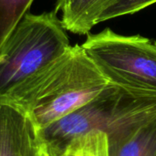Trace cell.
Segmentation results:
<instances>
[{
    "label": "cell",
    "mask_w": 156,
    "mask_h": 156,
    "mask_svg": "<svg viewBox=\"0 0 156 156\" xmlns=\"http://www.w3.org/2000/svg\"><path fill=\"white\" fill-rule=\"evenodd\" d=\"M109 84L81 45L0 99L30 118L41 131L96 98Z\"/></svg>",
    "instance_id": "1"
},
{
    "label": "cell",
    "mask_w": 156,
    "mask_h": 156,
    "mask_svg": "<svg viewBox=\"0 0 156 156\" xmlns=\"http://www.w3.org/2000/svg\"><path fill=\"white\" fill-rule=\"evenodd\" d=\"M156 118V91L109 82L92 101L39 131L51 154H60L74 138L91 131L109 137Z\"/></svg>",
    "instance_id": "2"
},
{
    "label": "cell",
    "mask_w": 156,
    "mask_h": 156,
    "mask_svg": "<svg viewBox=\"0 0 156 156\" xmlns=\"http://www.w3.org/2000/svg\"><path fill=\"white\" fill-rule=\"evenodd\" d=\"M70 47L56 12L27 13L0 47V99L46 69Z\"/></svg>",
    "instance_id": "3"
},
{
    "label": "cell",
    "mask_w": 156,
    "mask_h": 156,
    "mask_svg": "<svg viewBox=\"0 0 156 156\" xmlns=\"http://www.w3.org/2000/svg\"><path fill=\"white\" fill-rule=\"evenodd\" d=\"M81 47L109 82L156 91L155 41L107 28L88 35Z\"/></svg>",
    "instance_id": "4"
},
{
    "label": "cell",
    "mask_w": 156,
    "mask_h": 156,
    "mask_svg": "<svg viewBox=\"0 0 156 156\" xmlns=\"http://www.w3.org/2000/svg\"><path fill=\"white\" fill-rule=\"evenodd\" d=\"M39 130L19 110L0 102V156H38Z\"/></svg>",
    "instance_id": "5"
},
{
    "label": "cell",
    "mask_w": 156,
    "mask_h": 156,
    "mask_svg": "<svg viewBox=\"0 0 156 156\" xmlns=\"http://www.w3.org/2000/svg\"><path fill=\"white\" fill-rule=\"evenodd\" d=\"M110 156H156V118L109 137Z\"/></svg>",
    "instance_id": "6"
},
{
    "label": "cell",
    "mask_w": 156,
    "mask_h": 156,
    "mask_svg": "<svg viewBox=\"0 0 156 156\" xmlns=\"http://www.w3.org/2000/svg\"><path fill=\"white\" fill-rule=\"evenodd\" d=\"M111 0H70L58 10L67 31L84 35L98 24V17Z\"/></svg>",
    "instance_id": "7"
},
{
    "label": "cell",
    "mask_w": 156,
    "mask_h": 156,
    "mask_svg": "<svg viewBox=\"0 0 156 156\" xmlns=\"http://www.w3.org/2000/svg\"><path fill=\"white\" fill-rule=\"evenodd\" d=\"M62 153L67 156H110L109 136L101 131L89 132L71 140Z\"/></svg>",
    "instance_id": "8"
},
{
    "label": "cell",
    "mask_w": 156,
    "mask_h": 156,
    "mask_svg": "<svg viewBox=\"0 0 156 156\" xmlns=\"http://www.w3.org/2000/svg\"><path fill=\"white\" fill-rule=\"evenodd\" d=\"M34 0H0V47L27 14Z\"/></svg>",
    "instance_id": "9"
},
{
    "label": "cell",
    "mask_w": 156,
    "mask_h": 156,
    "mask_svg": "<svg viewBox=\"0 0 156 156\" xmlns=\"http://www.w3.org/2000/svg\"><path fill=\"white\" fill-rule=\"evenodd\" d=\"M156 0H111L98 17V24L106 20L132 15L154 4Z\"/></svg>",
    "instance_id": "10"
},
{
    "label": "cell",
    "mask_w": 156,
    "mask_h": 156,
    "mask_svg": "<svg viewBox=\"0 0 156 156\" xmlns=\"http://www.w3.org/2000/svg\"><path fill=\"white\" fill-rule=\"evenodd\" d=\"M69 1L70 0H57V5H56V10H55V12L56 13L58 12V10L60 8H62L64 5H66Z\"/></svg>",
    "instance_id": "11"
},
{
    "label": "cell",
    "mask_w": 156,
    "mask_h": 156,
    "mask_svg": "<svg viewBox=\"0 0 156 156\" xmlns=\"http://www.w3.org/2000/svg\"><path fill=\"white\" fill-rule=\"evenodd\" d=\"M38 156H51L47 146L45 145V144L42 142V146H41V149H40V152H39V154Z\"/></svg>",
    "instance_id": "12"
},
{
    "label": "cell",
    "mask_w": 156,
    "mask_h": 156,
    "mask_svg": "<svg viewBox=\"0 0 156 156\" xmlns=\"http://www.w3.org/2000/svg\"><path fill=\"white\" fill-rule=\"evenodd\" d=\"M50 154V153H49ZM50 155L51 156H67L66 154H64L63 153H61V154H50Z\"/></svg>",
    "instance_id": "13"
}]
</instances>
